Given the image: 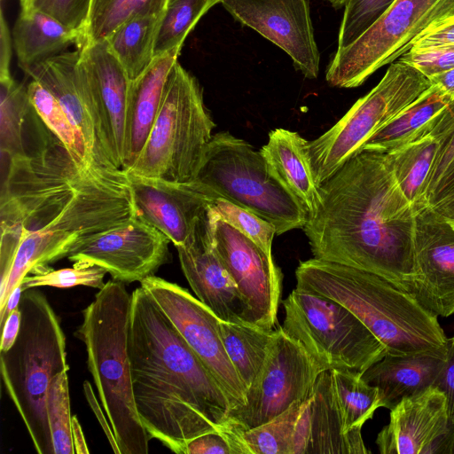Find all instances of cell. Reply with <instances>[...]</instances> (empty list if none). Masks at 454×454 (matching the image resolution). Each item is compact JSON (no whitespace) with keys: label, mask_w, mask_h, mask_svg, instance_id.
Returning <instances> with one entry per match:
<instances>
[{"label":"cell","mask_w":454,"mask_h":454,"mask_svg":"<svg viewBox=\"0 0 454 454\" xmlns=\"http://www.w3.org/2000/svg\"><path fill=\"white\" fill-rule=\"evenodd\" d=\"M137 215L124 169L80 160L47 129L37 146L7 159L0 198V309L27 275L49 271L50 264Z\"/></svg>","instance_id":"obj_1"},{"label":"cell","mask_w":454,"mask_h":454,"mask_svg":"<svg viewBox=\"0 0 454 454\" xmlns=\"http://www.w3.org/2000/svg\"><path fill=\"white\" fill-rule=\"evenodd\" d=\"M318 192L303 227L313 257L374 273L410 293L415 212L387 152L360 150Z\"/></svg>","instance_id":"obj_2"},{"label":"cell","mask_w":454,"mask_h":454,"mask_svg":"<svg viewBox=\"0 0 454 454\" xmlns=\"http://www.w3.org/2000/svg\"><path fill=\"white\" fill-rule=\"evenodd\" d=\"M128 352L136 409L151 438L184 454L193 438L222 431L227 396L141 286L131 293Z\"/></svg>","instance_id":"obj_3"},{"label":"cell","mask_w":454,"mask_h":454,"mask_svg":"<svg viewBox=\"0 0 454 454\" xmlns=\"http://www.w3.org/2000/svg\"><path fill=\"white\" fill-rule=\"evenodd\" d=\"M296 287L338 301L382 342L391 355L434 353L446 356L438 317L409 292L374 273L311 258L295 270Z\"/></svg>","instance_id":"obj_4"},{"label":"cell","mask_w":454,"mask_h":454,"mask_svg":"<svg viewBox=\"0 0 454 454\" xmlns=\"http://www.w3.org/2000/svg\"><path fill=\"white\" fill-rule=\"evenodd\" d=\"M131 294L124 283H106L82 310L75 332L84 344L87 365L100 403L114 431L120 454H147L151 439L134 402L128 328Z\"/></svg>","instance_id":"obj_5"},{"label":"cell","mask_w":454,"mask_h":454,"mask_svg":"<svg viewBox=\"0 0 454 454\" xmlns=\"http://www.w3.org/2000/svg\"><path fill=\"white\" fill-rule=\"evenodd\" d=\"M20 326L12 346L0 351L1 375L38 454H54L46 399L52 379L69 370L66 336L46 296L24 290Z\"/></svg>","instance_id":"obj_6"},{"label":"cell","mask_w":454,"mask_h":454,"mask_svg":"<svg viewBox=\"0 0 454 454\" xmlns=\"http://www.w3.org/2000/svg\"><path fill=\"white\" fill-rule=\"evenodd\" d=\"M215 127L197 79L178 62L165 84L160 110L129 174L169 182L195 180Z\"/></svg>","instance_id":"obj_7"},{"label":"cell","mask_w":454,"mask_h":454,"mask_svg":"<svg viewBox=\"0 0 454 454\" xmlns=\"http://www.w3.org/2000/svg\"><path fill=\"white\" fill-rule=\"evenodd\" d=\"M217 197L247 208L280 235L303 229L308 214L275 176L261 151L228 131L213 135L195 178Z\"/></svg>","instance_id":"obj_8"},{"label":"cell","mask_w":454,"mask_h":454,"mask_svg":"<svg viewBox=\"0 0 454 454\" xmlns=\"http://www.w3.org/2000/svg\"><path fill=\"white\" fill-rule=\"evenodd\" d=\"M432 86L416 67L400 59L391 63L380 82L360 98L330 129L307 141L304 150L318 185L356 155L382 126Z\"/></svg>","instance_id":"obj_9"},{"label":"cell","mask_w":454,"mask_h":454,"mask_svg":"<svg viewBox=\"0 0 454 454\" xmlns=\"http://www.w3.org/2000/svg\"><path fill=\"white\" fill-rule=\"evenodd\" d=\"M283 307L284 333L326 370L362 373L387 353L365 325L336 301L295 287Z\"/></svg>","instance_id":"obj_10"},{"label":"cell","mask_w":454,"mask_h":454,"mask_svg":"<svg viewBox=\"0 0 454 454\" xmlns=\"http://www.w3.org/2000/svg\"><path fill=\"white\" fill-rule=\"evenodd\" d=\"M453 14L454 0H395L359 38L337 48L326 68V82L337 88L362 85L407 52L428 27Z\"/></svg>","instance_id":"obj_11"},{"label":"cell","mask_w":454,"mask_h":454,"mask_svg":"<svg viewBox=\"0 0 454 454\" xmlns=\"http://www.w3.org/2000/svg\"><path fill=\"white\" fill-rule=\"evenodd\" d=\"M325 370L278 327L263 369L246 393V403L230 411L222 429L247 431L273 419L306 399Z\"/></svg>","instance_id":"obj_12"},{"label":"cell","mask_w":454,"mask_h":454,"mask_svg":"<svg viewBox=\"0 0 454 454\" xmlns=\"http://www.w3.org/2000/svg\"><path fill=\"white\" fill-rule=\"evenodd\" d=\"M214 376L232 409L246 403V389L223 343L221 319L187 289L156 276L140 282Z\"/></svg>","instance_id":"obj_13"},{"label":"cell","mask_w":454,"mask_h":454,"mask_svg":"<svg viewBox=\"0 0 454 454\" xmlns=\"http://www.w3.org/2000/svg\"><path fill=\"white\" fill-rule=\"evenodd\" d=\"M213 219L216 252L246 300L254 323L275 329L282 290L280 269L246 235L214 215Z\"/></svg>","instance_id":"obj_14"},{"label":"cell","mask_w":454,"mask_h":454,"mask_svg":"<svg viewBox=\"0 0 454 454\" xmlns=\"http://www.w3.org/2000/svg\"><path fill=\"white\" fill-rule=\"evenodd\" d=\"M170 240L137 215L131 222L92 238L67 259L73 263L96 264L124 284L153 276L169 260Z\"/></svg>","instance_id":"obj_15"},{"label":"cell","mask_w":454,"mask_h":454,"mask_svg":"<svg viewBox=\"0 0 454 454\" xmlns=\"http://www.w3.org/2000/svg\"><path fill=\"white\" fill-rule=\"evenodd\" d=\"M415 277L410 293L437 317L454 314V221L429 206L415 213Z\"/></svg>","instance_id":"obj_16"},{"label":"cell","mask_w":454,"mask_h":454,"mask_svg":"<svg viewBox=\"0 0 454 454\" xmlns=\"http://www.w3.org/2000/svg\"><path fill=\"white\" fill-rule=\"evenodd\" d=\"M220 3L235 20L287 53L306 78L317 77L320 55L307 0H221Z\"/></svg>","instance_id":"obj_17"},{"label":"cell","mask_w":454,"mask_h":454,"mask_svg":"<svg viewBox=\"0 0 454 454\" xmlns=\"http://www.w3.org/2000/svg\"><path fill=\"white\" fill-rule=\"evenodd\" d=\"M209 207L188 240L176 247L181 269L196 297L221 320L255 325L246 300L216 252Z\"/></svg>","instance_id":"obj_18"},{"label":"cell","mask_w":454,"mask_h":454,"mask_svg":"<svg viewBox=\"0 0 454 454\" xmlns=\"http://www.w3.org/2000/svg\"><path fill=\"white\" fill-rule=\"evenodd\" d=\"M77 66L99 117L107 157L123 169L131 80L106 40L80 49Z\"/></svg>","instance_id":"obj_19"},{"label":"cell","mask_w":454,"mask_h":454,"mask_svg":"<svg viewBox=\"0 0 454 454\" xmlns=\"http://www.w3.org/2000/svg\"><path fill=\"white\" fill-rule=\"evenodd\" d=\"M127 174L137 215L162 232L176 247L188 240L200 218L217 198L197 180L176 183Z\"/></svg>","instance_id":"obj_20"},{"label":"cell","mask_w":454,"mask_h":454,"mask_svg":"<svg viewBox=\"0 0 454 454\" xmlns=\"http://www.w3.org/2000/svg\"><path fill=\"white\" fill-rule=\"evenodd\" d=\"M453 427L444 395L432 387L390 410L375 442L381 454H444Z\"/></svg>","instance_id":"obj_21"},{"label":"cell","mask_w":454,"mask_h":454,"mask_svg":"<svg viewBox=\"0 0 454 454\" xmlns=\"http://www.w3.org/2000/svg\"><path fill=\"white\" fill-rule=\"evenodd\" d=\"M367 454L362 434L346 433L332 370L322 372L303 401L291 454Z\"/></svg>","instance_id":"obj_22"},{"label":"cell","mask_w":454,"mask_h":454,"mask_svg":"<svg viewBox=\"0 0 454 454\" xmlns=\"http://www.w3.org/2000/svg\"><path fill=\"white\" fill-rule=\"evenodd\" d=\"M79 56L80 50L64 51L31 67L24 73L59 101L83 136L90 153L99 160L111 162L92 96L78 69Z\"/></svg>","instance_id":"obj_23"},{"label":"cell","mask_w":454,"mask_h":454,"mask_svg":"<svg viewBox=\"0 0 454 454\" xmlns=\"http://www.w3.org/2000/svg\"><path fill=\"white\" fill-rule=\"evenodd\" d=\"M445 358L434 353H387L361 376L379 389L381 407L392 410L403 399L434 387Z\"/></svg>","instance_id":"obj_24"},{"label":"cell","mask_w":454,"mask_h":454,"mask_svg":"<svg viewBox=\"0 0 454 454\" xmlns=\"http://www.w3.org/2000/svg\"><path fill=\"white\" fill-rule=\"evenodd\" d=\"M178 55L170 52L155 58L151 66L130 82L124 170L137 160L145 145L160 107L168 76Z\"/></svg>","instance_id":"obj_25"},{"label":"cell","mask_w":454,"mask_h":454,"mask_svg":"<svg viewBox=\"0 0 454 454\" xmlns=\"http://www.w3.org/2000/svg\"><path fill=\"white\" fill-rule=\"evenodd\" d=\"M306 143L299 133L278 128L269 133L268 143L260 151L275 176L309 216L318 207L319 185L305 154Z\"/></svg>","instance_id":"obj_26"},{"label":"cell","mask_w":454,"mask_h":454,"mask_svg":"<svg viewBox=\"0 0 454 454\" xmlns=\"http://www.w3.org/2000/svg\"><path fill=\"white\" fill-rule=\"evenodd\" d=\"M167 3L148 0L106 39L131 81L154 60L155 41Z\"/></svg>","instance_id":"obj_27"},{"label":"cell","mask_w":454,"mask_h":454,"mask_svg":"<svg viewBox=\"0 0 454 454\" xmlns=\"http://www.w3.org/2000/svg\"><path fill=\"white\" fill-rule=\"evenodd\" d=\"M13 46L19 67L27 69L64 52L75 44L82 47V35L48 15L20 11L12 30Z\"/></svg>","instance_id":"obj_28"},{"label":"cell","mask_w":454,"mask_h":454,"mask_svg":"<svg viewBox=\"0 0 454 454\" xmlns=\"http://www.w3.org/2000/svg\"><path fill=\"white\" fill-rule=\"evenodd\" d=\"M453 98L432 85L412 104L382 126L361 147L385 152L427 137L432 120Z\"/></svg>","instance_id":"obj_29"},{"label":"cell","mask_w":454,"mask_h":454,"mask_svg":"<svg viewBox=\"0 0 454 454\" xmlns=\"http://www.w3.org/2000/svg\"><path fill=\"white\" fill-rule=\"evenodd\" d=\"M439 146V139L427 136L387 152L396 182L415 213L427 205L429 178Z\"/></svg>","instance_id":"obj_30"},{"label":"cell","mask_w":454,"mask_h":454,"mask_svg":"<svg viewBox=\"0 0 454 454\" xmlns=\"http://www.w3.org/2000/svg\"><path fill=\"white\" fill-rule=\"evenodd\" d=\"M220 328L225 351L247 393L263 369L278 328L223 320Z\"/></svg>","instance_id":"obj_31"},{"label":"cell","mask_w":454,"mask_h":454,"mask_svg":"<svg viewBox=\"0 0 454 454\" xmlns=\"http://www.w3.org/2000/svg\"><path fill=\"white\" fill-rule=\"evenodd\" d=\"M297 401L273 419L247 431L223 429L234 454H291L302 403Z\"/></svg>","instance_id":"obj_32"},{"label":"cell","mask_w":454,"mask_h":454,"mask_svg":"<svg viewBox=\"0 0 454 454\" xmlns=\"http://www.w3.org/2000/svg\"><path fill=\"white\" fill-rule=\"evenodd\" d=\"M332 372L344 429L346 433L361 434L364 424L381 407L379 389L365 382L359 372Z\"/></svg>","instance_id":"obj_33"},{"label":"cell","mask_w":454,"mask_h":454,"mask_svg":"<svg viewBox=\"0 0 454 454\" xmlns=\"http://www.w3.org/2000/svg\"><path fill=\"white\" fill-rule=\"evenodd\" d=\"M27 89L12 75L0 78V151L7 159L26 152L23 130L33 111Z\"/></svg>","instance_id":"obj_34"},{"label":"cell","mask_w":454,"mask_h":454,"mask_svg":"<svg viewBox=\"0 0 454 454\" xmlns=\"http://www.w3.org/2000/svg\"><path fill=\"white\" fill-rule=\"evenodd\" d=\"M27 89L32 106L43 125L66 145L74 157L84 162L99 160L90 153L82 133L59 101L44 87L32 80Z\"/></svg>","instance_id":"obj_35"},{"label":"cell","mask_w":454,"mask_h":454,"mask_svg":"<svg viewBox=\"0 0 454 454\" xmlns=\"http://www.w3.org/2000/svg\"><path fill=\"white\" fill-rule=\"evenodd\" d=\"M213 6V0H168L155 41L154 59L170 52L179 54L189 32Z\"/></svg>","instance_id":"obj_36"},{"label":"cell","mask_w":454,"mask_h":454,"mask_svg":"<svg viewBox=\"0 0 454 454\" xmlns=\"http://www.w3.org/2000/svg\"><path fill=\"white\" fill-rule=\"evenodd\" d=\"M46 408L54 454H75L72 431L67 371L56 375L50 385Z\"/></svg>","instance_id":"obj_37"},{"label":"cell","mask_w":454,"mask_h":454,"mask_svg":"<svg viewBox=\"0 0 454 454\" xmlns=\"http://www.w3.org/2000/svg\"><path fill=\"white\" fill-rule=\"evenodd\" d=\"M215 218L230 224L272 256L271 247L276 228L252 211L217 197L210 205Z\"/></svg>","instance_id":"obj_38"},{"label":"cell","mask_w":454,"mask_h":454,"mask_svg":"<svg viewBox=\"0 0 454 454\" xmlns=\"http://www.w3.org/2000/svg\"><path fill=\"white\" fill-rule=\"evenodd\" d=\"M148 0H92L82 47L106 40L132 12Z\"/></svg>","instance_id":"obj_39"},{"label":"cell","mask_w":454,"mask_h":454,"mask_svg":"<svg viewBox=\"0 0 454 454\" xmlns=\"http://www.w3.org/2000/svg\"><path fill=\"white\" fill-rule=\"evenodd\" d=\"M107 271L96 264L74 263L72 268L50 270L43 274L27 275L21 281L24 290L39 286H53L67 288L84 286L103 288L106 283L104 277Z\"/></svg>","instance_id":"obj_40"},{"label":"cell","mask_w":454,"mask_h":454,"mask_svg":"<svg viewBox=\"0 0 454 454\" xmlns=\"http://www.w3.org/2000/svg\"><path fill=\"white\" fill-rule=\"evenodd\" d=\"M395 2V0H347L337 48L346 47L359 38Z\"/></svg>","instance_id":"obj_41"},{"label":"cell","mask_w":454,"mask_h":454,"mask_svg":"<svg viewBox=\"0 0 454 454\" xmlns=\"http://www.w3.org/2000/svg\"><path fill=\"white\" fill-rule=\"evenodd\" d=\"M92 0H20L21 11H36L82 35L88 24ZM82 49V48H81Z\"/></svg>","instance_id":"obj_42"},{"label":"cell","mask_w":454,"mask_h":454,"mask_svg":"<svg viewBox=\"0 0 454 454\" xmlns=\"http://www.w3.org/2000/svg\"><path fill=\"white\" fill-rule=\"evenodd\" d=\"M398 59L416 67L429 79L454 68V43L424 50H409Z\"/></svg>","instance_id":"obj_43"},{"label":"cell","mask_w":454,"mask_h":454,"mask_svg":"<svg viewBox=\"0 0 454 454\" xmlns=\"http://www.w3.org/2000/svg\"><path fill=\"white\" fill-rule=\"evenodd\" d=\"M427 206L441 215L454 220V157L429 194Z\"/></svg>","instance_id":"obj_44"},{"label":"cell","mask_w":454,"mask_h":454,"mask_svg":"<svg viewBox=\"0 0 454 454\" xmlns=\"http://www.w3.org/2000/svg\"><path fill=\"white\" fill-rule=\"evenodd\" d=\"M454 43V14L439 20L419 35L410 50H424Z\"/></svg>","instance_id":"obj_45"},{"label":"cell","mask_w":454,"mask_h":454,"mask_svg":"<svg viewBox=\"0 0 454 454\" xmlns=\"http://www.w3.org/2000/svg\"><path fill=\"white\" fill-rule=\"evenodd\" d=\"M184 454H234V451L224 433L212 431L188 442Z\"/></svg>","instance_id":"obj_46"},{"label":"cell","mask_w":454,"mask_h":454,"mask_svg":"<svg viewBox=\"0 0 454 454\" xmlns=\"http://www.w3.org/2000/svg\"><path fill=\"white\" fill-rule=\"evenodd\" d=\"M434 387L444 395L449 419L454 427V336L448 338L446 358Z\"/></svg>","instance_id":"obj_47"},{"label":"cell","mask_w":454,"mask_h":454,"mask_svg":"<svg viewBox=\"0 0 454 454\" xmlns=\"http://www.w3.org/2000/svg\"><path fill=\"white\" fill-rule=\"evenodd\" d=\"M454 157V123L440 141L439 150L432 168L428 189L427 199L433 188L442 176L447 166Z\"/></svg>","instance_id":"obj_48"},{"label":"cell","mask_w":454,"mask_h":454,"mask_svg":"<svg viewBox=\"0 0 454 454\" xmlns=\"http://www.w3.org/2000/svg\"><path fill=\"white\" fill-rule=\"evenodd\" d=\"M83 393L88 402L89 406L94 412L99 425L101 426L114 453L120 454L119 448L116 442V439L109 423L107 417L104 414V409L101 403H98L97 396L92 389V386L89 380H85L82 384Z\"/></svg>","instance_id":"obj_49"},{"label":"cell","mask_w":454,"mask_h":454,"mask_svg":"<svg viewBox=\"0 0 454 454\" xmlns=\"http://www.w3.org/2000/svg\"><path fill=\"white\" fill-rule=\"evenodd\" d=\"M0 78L11 75L12 40L3 9L0 14Z\"/></svg>","instance_id":"obj_50"},{"label":"cell","mask_w":454,"mask_h":454,"mask_svg":"<svg viewBox=\"0 0 454 454\" xmlns=\"http://www.w3.org/2000/svg\"><path fill=\"white\" fill-rule=\"evenodd\" d=\"M21 313L19 308L14 309L2 328L0 351L8 350L14 343L20 326Z\"/></svg>","instance_id":"obj_51"},{"label":"cell","mask_w":454,"mask_h":454,"mask_svg":"<svg viewBox=\"0 0 454 454\" xmlns=\"http://www.w3.org/2000/svg\"><path fill=\"white\" fill-rule=\"evenodd\" d=\"M24 292V288L22 286V284L20 283L19 286H17L13 291L11 293L10 296L8 297V300L3 309H0V325L1 328H3L5 321L7 320L10 314L19 308L21 295Z\"/></svg>","instance_id":"obj_52"},{"label":"cell","mask_w":454,"mask_h":454,"mask_svg":"<svg viewBox=\"0 0 454 454\" xmlns=\"http://www.w3.org/2000/svg\"><path fill=\"white\" fill-rule=\"evenodd\" d=\"M72 438L75 454H88L90 451L77 416H72Z\"/></svg>","instance_id":"obj_53"},{"label":"cell","mask_w":454,"mask_h":454,"mask_svg":"<svg viewBox=\"0 0 454 454\" xmlns=\"http://www.w3.org/2000/svg\"><path fill=\"white\" fill-rule=\"evenodd\" d=\"M432 85L440 87L454 98V68L437 74L429 78Z\"/></svg>","instance_id":"obj_54"},{"label":"cell","mask_w":454,"mask_h":454,"mask_svg":"<svg viewBox=\"0 0 454 454\" xmlns=\"http://www.w3.org/2000/svg\"><path fill=\"white\" fill-rule=\"evenodd\" d=\"M329 2L335 9H340L346 4L347 0H325Z\"/></svg>","instance_id":"obj_55"},{"label":"cell","mask_w":454,"mask_h":454,"mask_svg":"<svg viewBox=\"0 0 454 454\" xmlns=\"http://www.w3.org/2000/svg\"><path fill=\"white\" fill-rule=\"evenodd\" d=\"M220 2H221V0H213V4H214V5H215V4H217V3H220Z\"/></svg>","instance_id":"obj_56"},{"label":"cell","mask_w":454,"mask_h":454,"mask_svg":"<svg viewBox=\"0 0 454 454\" xmlns=\"http://www.w3.org/2000/svg\"><path fill=\"white\" fill-rule=\"evenodd\" d=\"M454 221V220H453Z\"/></svg>","instance_id":"obj_57"}]
</instances>
